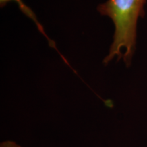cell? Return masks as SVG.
Instances as JSON below:
<instances>
[{"instance_id":"cell-1","label":"cell","mask_w":147,"mask_h":147,"mask_svg":"<svg viewBox=\"0 0 147 147\" xmlns=\"http://www.w3.org/2000/svg\"><path fill=\"white\" fill-rule=\"evenodd\" d=\"M146 1L107 0L97 7L99 12L111 18L115 27L113 42L104 63L117 57V60L123 59L127 66L130 65L136 48L138 20L144 16Z\"/></svg>"},{"instance_id":"cell-2","label":"cell","mask_w":147,"mask_h":147,"mask_svg":"<svg viewBox=\"0 0 147 147\" xmlns=\"http://www.w3.org/2000/svg\"><path fill=\"white\" fill-rule=\"evenodd\" d=\"M15 1V2L17 3L18 7H19L20 10H21L22 12H23V13L25 14V15L30 18L31 19H32L33 21L36 23L37 27H38V29H39L40 32H41L42 34H43L45 37H47V36L46 35L45 31H44L43 27H42V25L39 23V22H38V20H37L36 14H35L34 12H32V10H31V9L29 8L28 6H27V5L23 3V1H22V0H0V3H1V6H3V5H4L5 3H7L8 2H10V1ZM47 38L48 39V40H49V43H51V42H52L49 38H48V37H47Z\"/></svg>"},{"instance_id":"cell-3","label":"cell","mask_w":147,"mask_h":147,"mask_svg":"<svg viewBox=\"0 0 147 147\" xmlns=\"http://www.w3.org/2000/svg\"><path fill=\"white\" fill-rule=\"evenodd\" d=\"M0 147H21L18 145L16 142L12 141H4L0 144Z\"/></svg>"}]
</instances>
